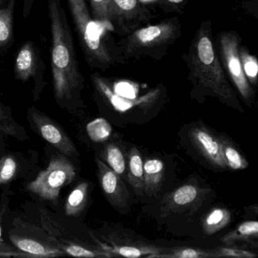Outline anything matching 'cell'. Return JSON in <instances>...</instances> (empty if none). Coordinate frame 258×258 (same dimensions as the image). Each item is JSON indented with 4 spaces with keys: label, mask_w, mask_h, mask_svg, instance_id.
Returning <instances> with one entry per match:
<instances>
[{
    "label": "cell",
    "mask_w": 258,
    "mask_h": 258,
    "mask_svg": "<svg viewBox=\"0 0 258 258\" xmlns=\"http://www.w3.org/2000/svg\"><path fill=\"white\" fill-rule=\"evenodd\" d=\"M52 46L51 68L54 93L57 100L70 102L82 87L72 30L61 0H48Z\"/></svg>",
    "instance_id": "cell-1"
},
{
    "label": "cell",
    "mask_w": 258,
    "mask_h": 258,
    "mask_svg": "<svg viewBox=\"0 0 258 258\" xmlns=\"http://www.w3.org/2000/svg\"><path fill=\"white\" fill-rule=\"evenodd\" d=\"M78 38L90 62L106 63L110 58L102 42V23L90 17L84 0H68Z\"/></svg>",
    "instance_id": "cell-2"
},
{
    "label": "cell",
    "mask_w": 258,
    "mask_h": 258,
    "mask_svg": "<svg viewBox=\"0 0 258 258\" xmlns=\"http://www.w3.org/2000/svg\"><path fill=\"white\" fill-rule=\"evenodd\" d=\"M197 55L196 72L202 85L210 89L227 105L239 109L235 93L225 79L223 71L216 58L212 43L208 37H202L199 40Z\"/></svg>",
    "instance_id": "cell-3"
},
{
    "label": "cell",
    "mask_w": 258,
    "mask_h": 258,
    "mask_svg": "<svg viewBox=\"0 0 258 258\" xmlns=\"http://www.w3.org/2000/svg\"><path fill=\"white\" fill-rule=\"evenodd\" d=\"M76 176L73 164L64 157L54 158L46 170L28 184V191L41 199L55 201L64 185L71 183Z\"/></svg>",
    "instance_id": "cell-4"
},
{
    "label": "cell",
    "mask_w": 258,
    "mask_h": 258,
    "mask_svg": "<svg viewBox=\"0 0 258 258\" xmlns=\"http://www.w3.org/2000/svg\"><path fill=\"white\" fill-rule=\"evenodd\" d=\"M209 190L194 184H185L164 196L160 211L163 216L192 214L202 206Z\"/></svg>",
    "instance_id": "cell-5"
},
{
    "label": "cell",
    "mask_w": 258,
    "mask_h": 258,
    "mask_svg": "<svg viewBox=\"0 0 258 258\" xmlns=\"http://www.w3.org/2000/svg\"><path fill=\"white\" fill-rule=\"evenodd\" d=\"M94 81L98 90L108 99L114 109L120 112L129 111L134 107H140L143 110L149 109L156 98V95L152 93L137 99L135 88L128 83L117 84L114 88V93H113L109 87L99 78H94Z\"/></svg>",
    "instance_id": "cell-6"
},
{
    "label": "cell",
    "mask_w": 258,
    "mask_h": 258,
    "mask_svg": "<svg viewBox=\"0 0 258 258\" xmlns=\"http://www.w3.org/2000/svg\"><path fill=\"white\" fill-rule=\"evenodd\" d=\"M188 137L196 150L213 167L220 170L227 169L222 155L218 137H215L205 125H195L188 132Z\"/></svg>",
    "instance_id": "cell-7"
},
{
    "label": "cell",
    "mask_w": 258,
    "mask_h": 258,
    "mask_svg": "<svg viewBox=\"0 0 258 258\" xmlns=\"http://www.w3.org/2000/svg\"><path fill=\"white\" fill-rule=\"evenodd\" d=\"M44 69V63L40 58L38 49L33 42H26L16 55L14 66L16 78L24 82L33 78L37 87L43 80Z\"/></svg>",
    "instance_id": "cell-8"
},
{
    "label": "cell",
    "mask_w": 258,
    "mask_h": 258,
    "mask_svg": "<svg viewBox=\"0 0 258 258\" xmlns=\"http://www.w3.org/2000/svg\"><path fill=\"white\" fill-rule=\"evenodd\" d=\"M29 115L39 134L48 143L64 155L72 156L76 153V147L72 140L50 118L34 108L30 109Z\"/></svg>",
    "instance_id": "cell-9"
},
{
    "label": "cell",
    "mask_w": 258,
    "mask_h": 258,
    "mask_svg": "<svg viewBox=\"0 0 258 258\" xmlns=\"http://www.w3.org/2000/svg\"><path fill=\"white\" fill-rule=\"evenodd\" d=\"M96 162L101 187L108 202L115 208L120 209L126 208L130 198L129 191L121 178L103 161L96 159Z\"/></svg>",
    "instance_id": "cell-10"
},
{
    "label": "cell",
    "mask_w": 258,
    "mask_h": 258,
    "mask_svg": "<svg viewBox=\"0 0 258 258\" xmlns=\"http://www.w3.org/2000/svg\"><path fill=\"white\" fill-rule=\"evenodd\" d=\"M222 51L225 62L229 69L231 77L239 93L245 100H251L253 90L249 86L244 74L241 61L237 51V43L235 37L230 34L223 36L221 39Z\"/></svg>",
    "instance_id": "cell-11"
},
{
    "label": "cell",
    "mask_w": 258,
    "mask_h": 258,
    "mask_svg": "<svg viewBox=\"0 0 258 258\" xmlns=\"http://www.w3.org/2000/svg\"><path fill=\"white\" fill-rule=\"evenodd\" d=\"M102 247L105 251L114 256H121L124 257L137 258L141 256H147L151 255L162 253L164 248L156 245L145 244V243H131V244H115L111 245L102 244Z\"/></svg>",
    "instance_id": "cell-12"
},
{
    "label": "cell",
    "mask_w": 258,
    "mask_h": 258,
    "mask_svg": "<svg viewBox=\"0 0 258 258\" xmlns=\"http://www.w3.org/2000/svg\"><path fill=\"white\" fill-rule=\"evenodd\" d=\"M144 168V192L149 196L159 192L164 176V164L157 158H150L143 164Z\"/></svg>",
    "instance_id": "cell-13"
},
{
    "label": "cell",
    "mask_w": 258,
    "mask_h": 258,
    "mask_svg": "<svg viewBox=\"0 0 258 258\" xmlns=\"http://www.w3.org/2000/svg\"><path fill=\"white\" fill-rule=\"evenodd\" d=\"M140 151L136 147L128 155L127 180L136 195L141 196L144 192V168Z\"/></svg>",
    "instance_id": "cell-14"
},
{
    "label": "cell",
    "mask_w": 258,
    "mask_h": 258,
    "mask_svg": "<svg viewBox=\"0 0 258 258\" xmlns=\"http://www.w3.org/2000/svg\"><path fill=\"white\" fill-rule=\"evenodd\" d=\"M218 139L221 146L222 155L226 167L234 170L247 168L248 162L235 147L233 143L223 136H220Z\"/></svg>",
    "instance_id": "cell-15"
},
{
    "label": "cell",
    "mask_w": 258,
    "mask_h": 258,
    "mask_svg": "<svg viewBox=\"0 0 258 258\" xmlns=\"http://www.w3.org/2000/svg\"><path fill=\"white\" fill-rule=\"evenodd\" d=\"M12 241L15 245L22 251L30 253L31 256L36 257H52L59 256L61 252L58 249L46 247L39 241L26 238L13 237Z\"/></svg>",
    "instance_id": "cell-16"
},
{
    "label": "cell",
    "mask_w": 258,
    "mask_h": 258,
    "mask_svg": "<svg viewBox=\"0 0 258 258\" xmlns=\"http://www.w3.org/2000/svg\"><path fill=\"white\" fill-rule=\"evenodd\" d=\"M230 220L231 214L229 210L223 208H214L204 218L202 228L207 235H214L224 229L230 223Z\"/></svg>",
    "instance_id": "cell-17"
},
{
    "label": "cell",
    "mask_w": 258,
    "mask_h": 258,
    "mask_svg": "<svg viewBox=\"0 0 258 258\" xmlns=\"http://www.w3.org/2000/svg\"><path fill=\"white\" fill-rule=\"evenodd\" d=\"M258 223L256 220H248L241 223L235 230L231 231L222 238L221 241L227 245H232L241 241H248L257 238Z\"/></svg>",
    "instance_id": "cell-18"
},
{
    "label": "cell",
    "mask_w": 258,
    "mask_h": 258,
    "mask_svg": "<svg viewBox=\"0 0 258 258\" xmlns=\"http://www.w3.org/2000/svg\"><path fill=\"white\" fill-rule=\"evenodd\" d=\"M16 0H9L5 9H0V49L7 46L13 40V19Z\"/></svg>",
    "instance_id": "cell-19"
},
{
    "label": "cell",
    "mask_w": 258,
    "mask_h": 258,
    "mask_svg": "<svg viewBox=\"0 0 258 258\" xmlns=\"http://www.w3.org/2000/svg\"><path fill=\"white\" fill-rule=\"evenodd\" d=\"M88 197V183L86 182L78 184L70 193L66 203V213L68 216L74 217L79 214L85 208Z\"/></svg>",
    "instance_id": "cell-20"
},
{
    "label": "cell",
    "mask_w": 258,
    "mask_h": 258,
    "mask_svg": "<svg viewBox=\"0 0 258 258\" xmlns=\"http://www.w3.org/2000/svg\"><path fill=\"white\" fill-rule=\"evenodd\" d=\"M103 158L111 170L123 176L126 170V159L121 149L117 145H107L103 152Z\"/></svg>",
    "instance_id": "cell-21"
},
{
    "label": "cell",
    "mask_w": 258,
    "mask_h": 258,
    "mask_svg": "<svg viewBox=\"0 0 258 258\" xmlns=\"http://www.w3.org/2000/svg\"><path fill=\"white\" fill-rule=\"evenodd\" d=\"M89 137L94 143H102L109 138L112 128L105 118H96L87 125Z\"/></svg>",
    "instance_id": "cell-22"
},
{
    "label": "cell",
    "mask_w": 258,
    "mask_h": 258,
    "mask_svg": "<svg viewBox=\"0 0 258 258\" xmlns=\"http://www.w3.org/2000/svg\"><path fill=\"white\" fill-rule=\"evenodd\" d=\"M149 257H170V258H209L215 257L212 250H202L199 248H174L170 253H158L151 255Z\"/></svg>",
    "instance_id": "cell-23"
},
{
    "label": "cell",
    "mask_w": 258,
    "mask_h": 258,
    "mask_svg": "<svg viewBox=\"0 0 258 258\" xmlns=\"http://www.w3.org/2000/svg\"><path fill=\"white\" fill-rule=\"evenodd\" d=\"M0 132L19 138L22 134L20 126L16 123L10 113L0 105Z\"/></svg>",
    "instance_id": "cell-24"
},
{
    "label": "cell",
    "mask_w": 258,
    "mask_h": 258,
    "mask_svg": "<svg viewBox=\"0 0 258 258\" xmlns=\"http://www.w3.org/2000/svg\"><path fill=\"white\" fill-rule=\"evenodd\" d=\"M18 163L13 156H5L0 159V184L10 182L17 173Z\"/></svg>",
    "instance_id": "cell-25"
},
{
    "label": "cell",
    "mask_w": 258,
    "mask_h": 258,
    "mask_svg": "<svg viewBox=\"0 0 258 258\" xmlns=\"http://www.w3.org/2000/svg\"><path fill=\"white\" fill-rule=\"evenodd\" d=\"M66 253L76 257H111L112 255L108 252L98 251V250H90L78 244H71L66 247Z\"/></svg>",
    "instance_id": "cell-26"
},
{
    "label": "cell",
    "mask_w": 258,
    "mask_h": 258,
    "mask_svg": "<svg viewBox=\"0 0 258 258\" xmlns=\"http://www.w3.org/2000/svg\"><path fill=\"white\" fill-rule=\"evenodd\" d=\"M212 250L215 257L232 256V257L238 258H254L256 256V254L253 252L231 247H220Z\"/></svg>",
    "instance_id": "cell-27"
},
{
    "label": "cell",
    "mask_w": 258,
    "mask_h": 258,
    "mask_svg": "<svg viewBox=\"0 0 258 258\" xmlns=\"http://www.w3.org/2000/svg\"><path fill=\"white\" fill-rule=\"evenodd\" d=\"M95 19L103 24L109 14L110 0H90Z\"/></svg>",
    "instance_id": "cell-28"
},
{
    "label": "cell",
    "mask_w": 258,
    "mask_h": 258,
    "mask_svg": "<svg viewBox=\"0 0 258 258\" xmlns=\"http://www.w3.org/2000/svg\"><path fill=\"white\" fill-rule=\"evenodd\" d=\"M163 31L161 27L150 26L140 30L137 34V38L143 43H149L159 38Z\"/></svg>",
    "instance_id": "cell-29"
},
{
    "label": "cell",
    "mask_w": 258,
    "mask_h": 258,
    "mask_svg": "<svg viewBox=\"0 0 258 258\" xmlns=\"http://www.w3.org/2000/svg\"><path fill=\"white\" fill-rule=\"evenodd\" d=\"M244 72L246 75L250 78V81H254L257 75L258 66L256 60L251 57H248L247 59H244Z\"/></svg>",
    "instance_id": "cell-30"
},
{
    "label": "cell",
    "mask_w": 258,
    "mask_h": 258,
    "mask_svg": "<svg viewBox=\"0 0 258 258\" xmlns=\"http://www.w3.org/2000/svg\"><path fill=\"white\" fill-rule=\"evenodd\" d=\"M115 5L123 11H131L135 8L137 0H114Z\"/></svg>",
    "instance_id": "cell-31"
},
{
    "label": "cell",
    "mask_w": 258,
    "mask_h": 258,
    "mask_svg": "<svg viewBox=\"0 0 258 258\" xmlns=\"http://www.w3.org/2000/svg\"><path fill=\"white\" fill-rule=\"evenodd\" d=\"M24 1H25V3H24L23 16L24 18L26 19L31 13L34 0H24Z\"/></svg>",
    "instance_id": "cell-32"
},
{
    "label": "cell",
    "mask_w": 258,
    "mask_h": 258,
    "mask_svg": "<svg viewBox=\"0 0 258 258\" xmlns=\"http://www.w3.org/2000/svg\"><path fill=\"white\" fill-rule=\"evenodd\" d=\"M170 3H173V4H179L182 3L183 0H168Z\"/></svg>",
    "instance_id": "cell-33"
},
{
    "label": "cell",
    "mask_w": 258,
    "mask_h": 258,
    "mask_svg": "<svg viewBox=\"0 0 258 258\" xmlns=\"http://www.w3.org/2000/svg\"><path fill=\"white\" fill-rule=\"evenodd\" d=\"M4 0H0V4H4Z\"/></svg>",
    "instance_id": "cell-34"
},
{
    "label": "cell",
    "mask_w": 258,
    "mask_h": 258,
    "mask_svg": "<svg viewBox=\"0 0 258 258\" xmlns=\"http://www.w3.org/2000/svg\"><path fill=\"white\" fill-rule=\"evenodd\" d=\"M0 238H1V228H0Z\"/></svg>",
    "instance_id": "cell-35"
}]
</instances>
